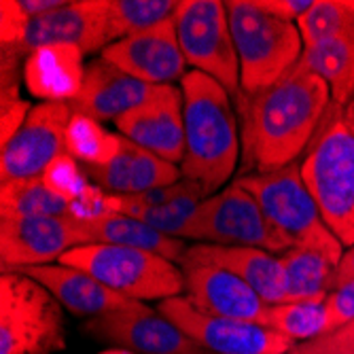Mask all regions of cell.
Here are the masks:
<instances>
[{
  "label": "cell",
  "mask_w": 354,
  "mask_h": 354,
  "mask_svg": "<svg viewBox=\"0 0 354 354\" xmlns=\"http://www.w3.org/2000/svg\"><path fill=\"white\" fill-rule=\"evenodd\" d=\"M244 174L274 172L308 151L329 106L331 91L314 73L293 68L259 93H240Z\"/></svg>",
  "instance_id": "6da1fadb"
},
{
  "label": "cell",
  "mask_w": 354,
  "mask_h": 354,
  "mask_svg": "<svg viewBox=\"0 0 354 354\" xmlns=\"http://www.w3.org/2000/svg\"><path fill=\"white\" fill-rule=\"evenodd\" d=\"M185 157L183 178L198 183L206 198L227 183L238 166V119L230 91L200 71L183 79Z\"/></svg>",
  "instance_id": "7a4b0ae2"
},
{
  "label": "cell",
  "mask_w": 354,
  "mask_h": 354,
  "mask_svg": "<svg viewBox=\"0 0 354 354\" xmlns=\"http://www.w3.org/2000/svg\"><path fill=\"white\" fill-rule=\"evenodd\" d=\"M342 106H329L301 162V178L327 227L344 246H354V136Z\"/></svg>",
  "instance_id": "3957f363"
},
{
  "label": "cell",
  "mask_w": 354,
  "mask_h": 354,
  "mask_svg": "<svg viewBox=\"0 0 354 354\" xmlns=\"http://www.w3.org/2000/svg\"><path fill=\"white\" fill-rule=\"evenodd\" d=\"M234 45L240 59V83L244 93H259L291 73L304 53L297 24L263 11L257 0L225 3Z\"/></svg>",
  "instance_id": "277c9868"
},
{
  "label": "cell",
  "mask_w": 354,
  "mask_h": 354,
  "mask_svg": "<svg viewBox=\"0 0 354 354\" xmlns=\"http://www.w3.org/2000/svg\"><path fill=\"white\" fill-rule=\"evenodd\" d=\"M236 183L259 202L270 223L291 248L312 250L323 254L333 266L339 263L344 244L320 216L297 162L274 172L242 174Z\"/></svg>",
  "instance_id": "5b68a950"
},
{
  "label": "cell",
  "mask_w": 354,
  "mask_h": 354,
  "mask_svg": "<svg viewBox=\"0 0 354 354\" xmlns=\"http://www.w3.org/2000/svg\"><path fill=\"white\" fill-rule=\"evenodd\" d=\"M59 261L87 272L115 293L134 301H164L185 291L183 272L172 261L140 248L87 244L68 250Z\"/></svg>",
  "instance_id": "8992f818"
},
{
  "label": "cell",
  "mask_w": 354,
  "mask_h": 354,
  "mask_svg": "<svg viewBox=\"0 0 354 354\" xmlns=\"http://www.w3.org/2000/svg\"><path fill=\"white\" fill-rule=\"evenodd\" d=\"M66 348L62 304L19 272L0 278V354H53Z\"/></svg>",
  "instance_id": "52a82bcc"
},
{
  "label": "cell",
  "mask_w": 354,
  "mask_h": 354,
  "mask_svg": "<svg viewBox=\"0 0 354 354\" xmlns=\"http://www.w3.org/2000/svg\"><path fill=\"white\" fill-rule=\"evenodd\" d=\"M180 238L218 246H248L268 252L291 250L246 189L236 180L221 193L206 198L189 216Z\"/></svg>",
  "instance_id": "ba28073f"
},
{
  "label": "cell",
  "mask_w": 354,
  "mask_h": 354,
  "mask_svg": "<svg viewBox=\"0 0 354 354\" xmlns=\"http://www.w3.org/2000/svg\"><path fill=\"white\" fill-rule=\"evenodd\" d=\"M174 24L187 64L221 83L238 98L242 93L240 59L225 3L221 0H180Z\"/></svg>",
  "instance_id": "9c48e42d"
},
{
  "label": "cell",
  "mask_w": 354,
  "mask_h": 354,
  "mask_svg": "<svg viewBox=\"0 0 354 354\" xmlns=\"http://www.w3.org/2000/svg\"><path fill=\"white\" fill-rule=\"evenodd\" d=\"M157 310L202 350L214 354H291L297 346V342L263 325L206 314L185 295L164 299Z\"/></svg>",
  "instance_id": "30bf717a"
},
{
  "label": "cell",
  "mask_w": 354,
  "mask_h": 354,
  "mask_svg": "<svg viewBox=\"0 0 354 354\" xmlns=\"http://www.w3.org/2000/svg\"><path fill=\"white\" fill-rule=\"evenodd\" d=\"M73 117L68 102H41L32 106L19 132L3 145L0 178L3 183L41 178L43 172L66 153V130Z\"/></svg>",
  "instance_id": "8fae6325"
},
{
  "label": "cell",
  "mask_w": 354,
  "mask_h": 354,
  "mask_svg": "<svg viewBox=\"0 0 354 354\" xmlns=\"http://www.w3.org/2000/svg\"><path fill=\"white\" fill-rule=\"evenodd\" d=\"M85 333L134 354H202L204 350L159 310L134 301L123 310L89 318Z\"/></svg>",
  "instance_id": "7c38bea8"
},
{
  "label": "cell",
  "mask_w": 354,
  "mask_h": 354,
  "mask_svg": "<svg viewBox=\"0 0 354 354\" xmlns=\"http://www.w3.org/2000/svg\"><path fill=\"white\" fill-rule=\"evenodd\" d=\"M87 244V236L75 216L0 218L3 272L49 266V261H59L68 250Z\"/></svg>",
  "instance_id": "4fadbf2b"
},
{
  "label": "cell",
  "mask_w": 354,
  "mask_h": 354,
  "mask_svg": "<svg viewBox=\"0 0 354 354\" xmlns=\"http://www.w3.org/2000/svg\"><path fill=\"white\" fill-rule=\"evenodd\" d=\"M47 45H77L83 53L104 51L113 45L109 30V0H75L32 19L21 45L15 51L3 53L21 59Z\"/></svg>",
  "instance_id": "5bb4252c"
},
{
  "label": "cell",
  "mask_w": 354,
  "mask_h": 354,
  "mask_svg": "<svg viewBox=\"0 0 354 354\" xmlns=\"http://www.w3.org/2000/svg\"><path fill=\"white\" fill-rule=\"evenodd\" d=\"M180 272L185 278V297L198 310L212 316L263 325L270 304L230 270L183 254Z\"/></svg>",
  "instance_id": "9a60e30c"
},
{
  "label": "cell",
  "mask_w": 354,
  "mask_h": 354,
  "mask_svg": "<svg viewBox=\"0 0 354 354\" xmlns=\"http://www.w3.org/2000/svg\"><path fill=\"white\" fill-rule=\"evenodd\" d=\"M117 130L123 138L151 151L153 155L178 164L185 157L183 91L174 85H157L149 98L121 115Z\"/></svg>",
  "instance_id": "2e32d148"
},
{
  "label": "cell",
  "mask_w": 354,
  "mask_h": 354,
  "mask_svg": "<svg viewBox=\"0 0 354 354\" xmlns=\"http://www.w3.org/2000/svg\"><path fill=\"white\" fill-rule=\"evenodd\" d=\"M102 57L149 85H172L187 75V59L178 45L174 19L109 45Z\"/></svg>",
  "instance_id": "e0dca14e"
},
{
  "label": "cell",
  "mask_w": 354,
  "mask_h": 354,
  "mask_svg": "<svg viewBox=\"0 0 354 354\" xmlns=\"http://www.w3.org/2000/svg\"><path fill=\"white\" fill-rule=\"evenodd\" d=\"M87 178L111 196H140L174 185L183 178L180 168L151 151L123 138L119 153L106 166H85Z\"/></svg>",
  "instance_id": "ac0fdd59"
},
{
  "label": "cell",
  "mask_w": 354,
  "mask_h": 354,
  "mask_svg": "<svg viewBox=\"0 0 354 354\" xmlns=\"http://www.w3.org/2000/svg\"><path fill=\"white\" fill-rule=\"evenodd\" d=\"M157 85L138 81L115 68L104 57L85 68L83 87L71 102L73 113H83L95 121H117L121 115L140 106Z\"/></svg>",
  "instance_id": "d6986e66"
},
{
  "label": "cell",
  "mask_w": 354,
  "mask_h": 354,
  "mask_svg": "<svg viewBox=\"0 0 354 354\" xmlns=\"http://www.w3.org/2000/svg\"><path fill=\"white\" fill-rule=\"evenodd\" d=\"M19 274L41 282L47 291L79 318H95L106 312L123 310L132 306L134 299H127L113 288L104 286L83 270L68 266H37L19 270Z\"/></svg>",
  "instance_id": "ffe728a7"
},
{
  "label": "cell",
  "mask_w": 354,
  "mask_h": 354,
  "mask_svg": "<svg viewBox=\"0 0 354 354\" xmlns=\"http://www.w3.org/2000/svg\"><path fill=\"white\" fill-rule=\"evenodd\" d=\"M185 257L230 270L246 284H250L259 293V297L270 306L284 304L286 274L280 263V257H274L268 250L248 246L196 244L185 250Z\"/></svg>",
  "instance_id": "44dd1931"
},
{
  "label": "cell",
  "mask_w": 354,
  "mask_h": 354,
  "mask_svg": "<svg viewBox=\"0 0 354 354\" xmlns=\"http://www.w3.org/2000/svg\"><path fill=\"white\" fill-rule=\"evenodd\" d=\"M83 51L77 45H47L24 62V83L43 102H73L85 79Z\"/></svg>",
  "instance_id": "7402d4cb"
},
{
  "label": "cell",
  "mask_w": 354,
  "mask_h": 354,
  "mask_svg": "<svg viewBox=\"0 0 354 354\" xmlns=\"http://www.w3.org/2000/svg\"><path fill=\"white\" fill-rule=\"evenodd\" d=\"M89 244H115L127 248H140L164 257L168 261H180L185 244L180 238L166 236L151 225L125 214H111L95 221H79Z\"/></svg>",
  "instance_id": "603a6c76"
},
{
  "label": "cell",
  "mask_w": 354,
  "mask_h": 354,
  "mask_svg": "<svg viewBox=\"0 0 354 354\" xmlns=\"http://www.w3.org/2000/svg\"><path fill=\"white\" fill-rule=\"evenodd\" d=\"M297 68L323 79L331 91V100L344 109L354 98V37L304 47Z\"/></svg>",
  "instance_id": "cb8c5ba5"
},
{
  "label": "cell",
  "mask_w": 354,
  "mask_h": 354,
  "mask_svg": "<svg viewBox=\"0 0 354 354\" xmlns=\"http://www.w3.org/2000/svg\"><path fill=\"white\" fill-rule=\"evenodd\" d=\"M280 263L286 274L284 304H314L329 297L335 266L323 254L291 248L280 257Z\"/></svg>",
  "instance_id": "d4e9b609"
},
{
  "label": "cell",
  "mask_w": 354,
  "mask_h": 354,
  "mask_svg": "<svg viewBox=\"0 0 354 354\" xmlns=\"http://www.w3.org/2000/svg\"><path fill=\"white\" fill-rule=\"evenodd\" d=\"M17 216H73V204L53 193L43 178L9 180L0 189V218Z\"/></svg>",
  "instance_id": "484cf974"
},
{
  "label": "cell",
  "mask_w": 354,
  "mask_h": 354,
  "mask_svg": "<svg viewBox=\"0 0 354 354\" xmlns=\"http://www.w3.org/2000/svg\"><path fill=\"white\" fill-rule=\"evenodd\" d=\"M178 7L180 0H109L111 41L117 43L170 21Z\"/></svg>",
  "instance_id": "4316f807"
},
{
  "label": "cell",
  "mask_w": 354,
  "mask_h": 354,
  "mask_svg": "<svg viewBox=\"0 0 354 354\" xmlns=\"http://www.w3.org/2000/svg\"><path fill=\"white\" fill-rule=\"evenodd\" d=\"M123 136L111 134L83 113H73L66 130V153L83 166H106L119 153Z\"/></svg>",
  "instance_id": "83f0119b"
},
{
  "label": "cell",
  "mask_w": 354,
  "mask_h": 354,
  "mask_svg": "<svg viewBox=\"0 0 354 354\" xmlns=\"http://www.w3.org/2000/svg\"><path fill=\"white\" fill-rule=\"evenodd\" d=\"M297 28L304 47L354 37V0H314Z\"/></svg>",
  "instance_id": "f1b7e54d"
},
{
  "label": "cell",
  "mask_w": 354,
  "mask_h": 354,
  "mask_svg": "<svg viewBox=\"0 0 354 354\" xmlns=\"http://www.w3.org/2000/svg\"><path fill=\"white\" fill-rule=\"evenodd\" d=\"M327 310L325 301L314 304H276L268 308L263 327L293 339H314L325 333Z\"/></svg>",
  "instance_id": "f546056e"
},
{
  "label": "cell",
  "mask_w": 354,
  "mask_h": 354,
  "mask_svg": "<svg viewBox=\"0 0 354 354\" xmlns=\"http://www.w3.org/2000/svg\"><path fill=\"white\" fill-rule=\"evenodd\" d=\"M41 178L53 193H57V196L64 200H68L71 204L89 187L85 170H81L79 162L71 153L59 155L55 162L43 172Z\"/></svg>",
  "instance_id": "4dcf8cb0"
},
{
  "label": "cell",
  "mask_w": 354,
  "mask_h": 354,
  "mask_svg": "<svg viewBox=\"0 0 354 354\" xmlns=\"http://www.w3.org/2000/svg\"><path fill=\"white\" fill-rule=\"evenodd\" d=\"M325 310H327V323H325V333H333L342 329L344 325L354 320V282L344 284L335 291L329 293L325 299Z\"/></svg>",
  "instance_id": "1f68e13d"
},
{
  "label": "cell",
  "mask_w": 354,
  "mask_h": 354,
  "mask_svg": "<svg viewBox=\"0 0 354 354\" xmlns=\"http://www.w3.org/2000/svg\"><path fill=\"white\" fill-rule=\"evenodd\" d=\"M32 106L19 98L17 89L3 91V102H0V136H3V145H7L26 123Z\"/></svg>",
  "instance_id": "d6a6232c"
},
{
  "label": "cell",
  "mask_w": 354,
  "mask_h": 354,
  "mask_svg": "<svg viewBox=\"0 0 354 354\" xmlns=\"http://www.w3.org/2000/svg\"><path fill=\"white\" fill-rule=\"evenodd\" d=\"M257 5L284 21L297 24L310 11L314 0H257Z\"/></svg>",
  "instance_id": "836d02e7"
},
{
  "label": "cell",
  "mask_w": 354,
  "mask_h": 354,
  "mask_svg": "<svg viewBox=\"0 0 354 354\" xmlns=\"http://www.w3.org/2000/svg\"><path fill=\"white\" fill-rule=\"evenodd\" d=\"M318 344L329 346V348H346V350H354V320L348 325H344L342 329L327 333V335H320L314 337Z\"/></svg>",
  "instance_id": "e575fe53"
},
{
  "label": "cell",
  "mask_w": 354,
  "mask_h": 354,
  "mask_svg": "<svg viewBox=\"0 0 354 354\" xmlns=\"http://www.w3.org/2000/svg\"><path fill=\"white\" fill-rule=\"evenodd\" d=\"M354 282V246L348 248L344 254L339 263L335 266L333 270V284H331V291H335V288L344 286V284H350Z\"/></svg>",
  "instance_id": "d590c367"
},
{
  "label": "cell",
  "mask_w": 354,
  "mask_h": 354,
  "mask_svg": "<svg viewBox=\"0 0 354 354\" xmlns=\"http://www.w3.org/2000/svg\"><path fill=\"white\" fill-rule=\"evenodd\" d=\"M342 117H344V123H346V127L352 132V136H354V98L342 109Z\"/></svg>",
  "instance_id": "8d00e7d4"
},
{
  "label": "cell",
  "mask_w": 354,
  "mask_h": 354,
  "mask_svg": "<svg viewBox=\"0 0 354 354\" xmlns=\"http://www.w3.org/2000/svg\"><path fill=\"white\" fill-rule=\"evenodd\" d=\"M100 354H134V352H130V350H121V348H113V350H104V352H100Z\"/></svg>",
  "instance_id": "74e56055"
},
{
  "label": "cell",
  "mask_w": 354,
  "mask_h": 354,
  "mask_svg": "<svg viewBox=\"0 0 354 354\" xmlns=\"http://www.w3.org/2000/svg\"><path fill=\"white\" fill-rule=\"evenodd\" d=\"M202 354H214V352H202Z\"/></svg>",
  "instance_id": "f35d334b"
}]
</instances>
